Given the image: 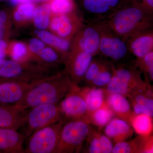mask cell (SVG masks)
Wrapping results in <instances>:
<instances>
[{
  "label": "cell",
  "instance_id": "1",
  "mask_svg": "<svg viewBox=\"0 0 153 153\" xmlns=\"http://www.w3.org/2000/svg\"><path fill=\"white\" fill-rule=\"evenodd\" d=\"M73 82L66 70L44 77L21 102L14 105L22 110L42 104H58L71 90Z\"/></svg>",
  "mask_w": 153,
  "mask_h": 153
},
{
  "label": "cell",
  "instance_id": "2",
  "mask_svg": "<svg viewBox=\"0 0 153 153\" xmlns=\"http://www.w3.org/2000/svg\"><path fill=\"white\" fill-rule=\"evenodd\" d=\"M153 13L133 0L101 22L124 39L137 32L152 29Z\"/></svg>",
  "mask_w": 153,
  "mask_h": 153
},
{
  "label": "cell",
  "instance_id": "3",
  "mask_svg": "<svg viewBox=\"0 0 153 153\" xmlns=\"http://www.w3.org/2000/svg\"><path fill=\"white\" fill-rule=\"evenodd\" d=\"M51 74V69L32 61L0 60V80L3 82H29Z\"/></svg>",
  "mask_w": 153,
  "mask_h": 153
},
{
  "label": "cell",
  "instance_id": "4",
  "mask_svg": "<svg viewBox=\"0 0 153 153\" xmlns=\"http://www.w3.org/2000/svg\"><path fill=\"white\" fill-rule=\"evenodd\" d=\"M91 128L84 118L66 121L60 131L56 153L79 152Z\"/></svg>",
  "mask_w": 153,
  "mask_h": 153
},
{
  "label": "cell",
  "instance_id": "5",
  "mask_svg": "<svg viewBox=\"0 0 153 153\" xmlns=\"http://www.w3.org/2000/svg\"><path fill=\"white\" fill-rule=\"evenodd\" d=\"M62 120H65L58 104L40 105L25 111L21 128L27 138L39 129Z\"/></svg>",
  "mask_w": 153,
  "mask_h": 153
},
{
  "label": "cell",
  "instance_id": "6",
  "mask_svg": "<svg viewBox=\"0 0 153 153\" xmlns=\"http://www.w3.org/2000/svg\"><path fill=\"white\" fill-rule=\"evenodd\" d=\"M66 121L62 120L34 132L27 138L25 153H56L60 131Z\"/></svg>",
  "mask_w": 153,
  "mask_h": 153
},
{
  "label": "cell",
  "instance_id": "7",
  "mask_svg": "<svg viewBox=\"0 0 153 153\" xmlns=\"http://www.w3.org/2000/svg\"><path fill=\"white\" fill-rule=\"evenodd\" d=\"M133 0H80L81 16L84 23L93 24L102 22L126 4Z\"/></svg>",
  "mask_w": 153,
  "mask_h": 153
},
{
  "label": "cell",
  "instance_id": "8",
  "mask_svg": "<svg viewBox=\"0 0 153 153\" xmlns=\"http://www.w3.org/2000/svg\"><path fill=\"white\" fill-rule=\"evenodd\" d=\"M95 24L100 33L98 54L109 58L114 63H120L124 60L130 54L124 40L111 32L102 22Z\"/></svg>",
  "mask_w": 153,
  "mask_h": 153
},
{
  "label": "cell",
  "instance_id": "9",
  "mask_svg": "<svg viewBox=\"0 0 153 153\" xmlns=\"http://www.w3.org/2000/svg\"><path fill=\"white\" fill-rule=\"evenodd\" d=\"M85 24L76 10L62 15H52L48 29L60 38L71 41Z\"/></svg>",
  "mask_w": 153,
  "mask_h": 153
},
{
  "label": "cell",
  "instance_id": "10",
  "mask_svg": "<svg viewBox=\"0 0 153 153\" xmlns=\"http://www.w3.org/2000/svg\"><path fill=\"white\" fill-rule=\"evenodd\" d=\"M100 33L96 24H84L70 41V49L81 50L93 56L98 55Z\"/></svg>",
  "mask_w": 153,
  "mask_h": 153
},
{
  "label": "cell",
  "instance_id": "11",
  "mask_svg": "<svg viewBox=\"0 0 153 153\" xmlns=\"http://www.w3.org/2000/svg\"><path fill=\"white\" fill-rule=\"evenodd\" d=\"M64 119H81L87 114V105L79 91L78 85L73 83L71 90L58 103Z\"/></svg>",
  "mask_w": 153,
  "mask_h": 153
},
{
  "label": "cell",
  "instance_id": "12",
  "mask_svg": "<svg viewBox=\"0 0 153 153\" xmlns=\"http://www.w3.org/2000/svg\"><path fill=\"white\" fill-rule=\"evenodd\" d=\"M94 56L76 49H70L64 61L65 69L73 83L81 82Z\"/></svg>",
  "mask_w": 153,
  "mask_h": 153
},
{
  "label": "cell",
  "instance_id": "13",
  "mask_svg": "<svg viewBox=\"0 0 153 153\" xmlns=\"http://www.w3.org/2000/svg\"><path fill=\"white\" fill-rule=\"evenodd\" d=\"M44 78L29 82H1L0 103L9 105L18 104L23 100L29 91Z\"/></svg>",
  "mask_w": 153,
  "mask_h": 153
},
{
  "label": "cell",
  "instance_id": "14",
  "mask_svg": "<svg viewBox=\"0 0 153 153\" xmlns=\"http://www.w3.org/2000/svg\"><path fill=\"white\" fill-rule=\"evenodd\" d=\"M141 73V72L134 66L123 63L114 65V76L128 91L130 94L135 90L144 87L149 83V81L143 80Z\"/></svg>",
  "mask_w": 153,
  "mask_h": 153
},
{
  "label": "cell",
  "instance_id": "15",
  "mask_svg": "<svg viewBox=\"0 0 153 153\" xmlns=\"http://www.w3.org/2000/svg\"><path fill=\"white\" fill-rule=\"evenodd\" d=\"M153 95L152 88L149 83L131 94L127 98L133 113L146 114L153 117Z\"/></svg>",
  "mask_w": 153,
  "mask_h": 153
},
{
  "label": "cell",
  "instance_id": "16",
  "mask_svg": "<svg viewBox=\"0 0 153 153\" xmlns=\"http://www.w3.org/2000/svg\"><path fill=\"white\" fill-rule=\"evenodd\" d=\"M130 53L141 58L153 51V30L134 33L123 39Z\"/></svg>",
  "mask_w": 153,
  "mask_h": 153
},
{
  "label": "cell",
  "instance_id": "17",
  "mask_svg": "<svg viewBox=\"0 0 153 153\" xmlns=\"http://www.w3.org/2000/svg\"><path fill=\"white\" fill-rule=\"evenodd\" d=\"M26 138L16 130L0 128V151L8 153H25Z\"/></svg>",
  "mask_w": 153,
  "mask_h": 153
},
{
  "label": "cell",
  "instance_id": "18",
  "mask_svg": "<svg viewBox=\"0 0 153 153\" xmlns=\"http://www.w3.org/2000/svg\"><path fill=\"white\" fill-rule=\"evenodd\" d=\"M105 134L114 143L127 140L133 135L131 126L126 121L115 117L104 127Z\"/></svg>",
  "mask_w": 153,
  "mask_h": 153
},
{
  "label": "cell",
  "instance_id": "19",
  "mask_svg": "<svg viewBox=\"0 0 153 153\" xmlns=\"http://www.w3.org/2000/svg\"><path fill=\"white\" fill-rule=\"evenodd\" d=\"M25 112L15 105L0 103V128L16 130L21 128Z\"/></svg>",
  "mask_w": 153,
  "mask_h": 153
},
{
  "label": "cell",
  "instance_id": "20",
  "mask_svg": "<svg viewBox=\"0 0 153 153\" xmlns=\"http://www.w3.org/2000/svg\"><path fill=\"white\" fill-rule=\"evenodd\" d=\"M105 101L115 117L129 123L133 112L128 98L121 94H107Z\"/></svg>",
  "mask_w": 153,
  "mask_h": 153
},
{
  "label": "cell",
  "instance_id": "21",
  "mask_svg": "<svg viewBox=\"0 0 153 153\" xmlns=\"http://www.w3.org/2000/svg\"><path fill=\"white\" fill-rule=\"evenodd\" d=\"M79 91L86 102L87 114L93 112L106 103L107 94L104 88L85 86L79 87Z\"/></svg>",
  "mask_w": 153,
  "mask_h": 153
},
{
  "label": "cell",
  "instance_id": "22",
  "mask_svg": "<svg viewBox=\"0 0 153 153\" xmlns=\"http://www.w3.org/2000/svg\"><path fill=\"white\" fill-rule=\"evenodd\" d=\"M64 60V58L59 52L46 45L38 52L33 59V62L52 70L63 64Z\"/></svg>",
  "mask_w": 153,
  "mask_h": 153
},
{
  "label": "cell",
  "instance_id": "23",
  "mask_svg": "<svg viewBox=\"0 0 153 153\" xmlns=\"http://www.w3.org/2000/svg\"><path fill=\"white\" fill-rule=\"evenodd\" d=\"M36 37L41 39L46 45L56 50L65 60L70 50V41L60 38L47 30H38Z\"/></svg>",
  "mask_w": 153,
  "mask_h": 153
},
{
  "label": "cell",
  "instance_id": "24",
  "mask_svg": "<svg viewBox=\"0 0 153 153\" xmlns=\"http://www.w3.org/2000/svg\"><path fill=\"white\" fill-rule=\"evenodd\" d=\"M37 4L34 2L23 3L12 9V18L14 26L22 27L32 22L33 13Z\"/></svg>",
  "mask_w": 153,
  "mask_h": 153
},
{
  "label": "cell",
  "instance_id": "25",
  "mask_svg": "<svg viewBox=\"0 0 153 153\" xmlns=\"http://www.w3.org/2000/svg\"><path fill=\"white\" fill-rule=\"evenodd\" d=\"M51 8L48 1L37 5L33 13L32 23L38 30H47L52 16Z\"/></svg>",
  "mask_w": 153,
  "mask_h": 153
},
{
  "label": "cell",
  "instance_id": "26",
  "mask_svg": "<svg viewBox=\"0 0 153 153\" xmlns=\"http://www.w3.org/2000/svg\"><path fill=\"white\" fill-rule=\"evenodd\" d=\"M115 117L112 110L105 103L93 112L87 114L83 118L89 123L101 128H104Z\"/></svg>",
  "mask_w": 153,
  "mask_h": 153
},
{
  "label": "cell",
  "instance_id": "27",
  "mask_svg": "<svg viewBox=\"0 0 153 153\" xmlns=\"http://www.w3.org/2000/svg\"><path fill=\"white\" fill-rule=\"evenodd\" d=\"M153 117L146 114H133L129 123L134 131L138 135L147 136L152 134Z\"/></svg>",
  "mask_w": 153,
  "mask_h": 153
},
{
  "label": "cell",
  "instance_id": "28",
  "mask_svg": "<svg viewBox=\"0 0 153 153\" xmlns=\"http://www.w3.org/2000/svg\"><path fill=\"white\" fill-rule=\"evenodd\" d=\"M7 56L12 60L22 61H31L27 44L22 41H9Z\"/></svg>",
  "mask_w": 153,
  "mask_h": 153
},
{
  "label": "cell",
  "instance_id": "29",
  "mask_svg": "<svg viewBox=\"0 0 153 153\" xmlns=\"http://www.w3.org/2000/svg\"><path fill=\"white\" fill-rule=\"evenodd\" d=\"M13 26L12 9L7 7L0 9V41L9 40Z\"/></svg>",
  "mask_w": 153,
  "mask_h": 153
},
{
  "label": "cell",
  "instance_id": "30",
  "mask_svg": "<svg viewBox=\"0 0 153 153\" xmlns=\"http://www.w3.org/2000/svg\"><path fill=\"white\" fill-rule=\"evenodd\" d=\"M142 136L128 141L116 143L113 147L112 153H141Z\"/></svg>",
  "mask_w": 153,
  "mask_h": 153
},
{
  "label": "cell",
  "instance_id": "31",
  "mask_svg": "<svg viewBox=\"0 0 153 153\" xmlns=\"http://www.w3.org/2000/svg\"><path fill=\"white\" fill-rule=\"evenodd\" d=\"M114 63L111 61H105L104 66L92 80L90 85L98 88H105L112 78L113 75Z\"/></svg>",
  "mask_w": 153,
  "mask_h": 153
},
{
  "label": "cell",
  "instance_id": "32",
  "mask_svg": "<svg viewBox=\"0 0 153 153\" xmlns=\"http://www.w3.org/2000/svg\"><path fill=\"white\" fill-rule=\"evenodd\" d=\"M133 66L141 72H143L147 78L153 80V51L142 57L136 58L133 61Z\"/></svg>",
  "mask_w": 153,
  "mask_h": 153
},
{
  "label": "cell",
  "instance_id": "33",
  "mask_svg": "<svg viewBox=\"0 0 153 153\" xmlns=\"http://www.w3.org/2000/svg\"><path fill=\"white\" fill-rule=\"evenodd\" d=\"M52 15H62L76 10L74 0H49Z\"/></svg>",
  "mask_w": 153,
  "mask_h": 153
},
{
  "label": "cell",
  "instance_id": "34",
  "mask_svg": "<svg viewBox=\"0 0 153 153\" xmlns=\"http://www.w3.org/2000/svg\"><path fill=\"white\" fill-rule=\"evenodd\" d=\"M105 61L103 59L95 58L94 56L82 80H85L88 84H90L104 66Z\"/></svg>",
  "mask_w": 153,
  "mask_h": 153
},
{
  "label": "cell",
  "instance_id": "35",
  "mask_svg": "<svg viewBox=\"0 0 153 153\" xmlns=\"http://www.w3.org/2000/svg\"><path fill=\"white\" fill-rule=\"evenodd\" d=\"M85 142L86 145L83 152L102 153L101 146L97 136V131L96 130L91 128Z\"/></svg>",
  "mask_w": 153,
  "mask_h": 153
},
{
  "label": "cell",
  "instance_id": "36",
  "mask_svg": "<svg viewBox=\"0 0 153 153\" xmlns=\"http://www.w3.org/2000/svg\"><path fill=\"white\" fill-rule=\"evenodd\" d=\"M27 44L30 52V59L32 62L38 52L46 45L43 41L37 37L31 38Z\"/></svg>",
  "mask_w": 153,
  "mask_h": 153
},
{
  "label": "cell",
  "instance_id": "37",
  "mask_svg": "<svg viewBox=\"0 0 153 153\" xmlns=\"http://www.w3.org/2000/svg\"><path fill=\"white\" fill-rule=\"evenodd\" d=\"M97 136L100 143L102 153H112L114 146L110 139L105 134L99 131H97Z\"/></svg>",
  "mask_w": 153,
  "mask_h": 153
},
{
  "label": "cell",
  "instance_id": "38",
  "mask_svg": "<svg viewBox=\"0 0 153 153\" xmlns=\"http://www.w3.org/2000/svg\"><path fill=\"white\" fill-rule=\"evenodd\" d=\"M153 153V135L143 136L141 153Z\"/></svg>",
  "mask_w": 153,
  "mask_h": 153
},
{
  "label": "cell",
  "instance_id": "39",
  "mask_svg": "<svg viewBox=\"0 0 153 153\" xmlns=\"http://www.w3.org/2000/svg\"><path fill=\"white\" fill-rule=\"evenodd\" d=\"M9 40L0 41V60L5 59L7 56V48Z\"/></svg>",
  "mask_w": 153,
  "mask_h": 153
},
{
  "label": "cell",
  "instance_id": "40",
  "mask_svg": "<svg viewBox=\"0 0 153 153\" xmlns=\"http://www.w3.org/2000/svg\"><path fill=\"white\" fill-rule=\"evenodd\" d=\"M139 4L148 10L153 11V0H140Z\"/></svg>",
  "mask_w": 153,
  "mask_h": 153
},
{
  "label": "cell",
  "instance_id": "41",
  "mask_svg": "<svg viewBox=\"0 0 153 153\" xmlns=\"http://www.w3.org/2000/svg\"><path fill=\"white\" fill-rule=\"evenodd\" d=\"M10 2L12 5L14 6L23 3L34 2L33 0H10Z\"/></svg>",
  "mask_w": 153,
  "mask_h": 153
},
{
  "label": "cell",
  "instance_id": "42",
  "mask_svg": "<svg viewBox=\"0 0 153 153\" xmlns=\"http://www.w3.org/2000/svg\"><path fill=\"white\" fill-rule=\"evenodd\" d=\"M33 2L34 3L36 2H45L48 1L49 0H33Z\"/></svg>",
  "mask_w": 153,
  "mask_h": 153
},
{
  "label": "cell",
  "instance_id": "43",
  "mask_svg": "<svg viewBox=\"0 0 153 153\" xmlns=\"http://www.w3.org/2000/svg\"><path fill=\"white\" fill-rule=\"evenodd\" d=\"M7 1V0H0V1Z\"/></svg>",
  "mask_w": 153,
  "mask_h": 153
},
{
  "label": "cell",
  "instance_id": "44",
  "mask_svg": "<svg viewBox=\"0 0 153 153\" xmlns=\"http://www.w3.org/2000/svg\"><path fill=\"white\" fill-rule=\"evenodd\" d=\"M1 82H3V81H1V80H0V83H1Z\"/></svg>",
  "mask_w": 153,
  "mask_h": 153
}]
</instances>
